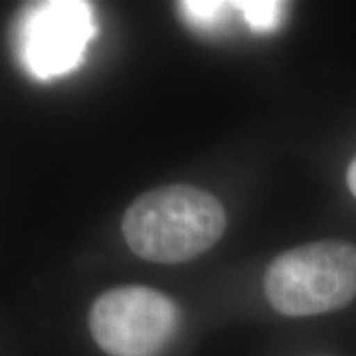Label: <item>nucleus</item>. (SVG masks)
Here are the masks:
<instances>
[{
  "label": "nucleus",
  "mask_w": 356,
  "mask_h": 356,
  "mask_svg": "<svg viewBox=\"0 0 356 356\" xmlns=\"http://www.w3.org/2000/svg\"><path fill=\"white\" fill-rule=\"evenodd\" d=\"M121 229L135 255L154 264H180L208 252L222 238L226 210L202 188L168 184L131 204Z\"/></svg>",
  "instance_id": "1"
},
{
  "label": "nucleus",
  "mask_w": 356,
  "mask_h": 356,
  "mask_svg": "<svg viewBox=\"0 0 356 356\" xmlns=\"http://www.w3.org/2000/svg\"><path fill=\"white\" fill-rule=\"evenodd\" d=\"M264 289L287 317L343 309L356 297V245L331 240L287 250L267 267Z\"/></svg>",
  "instance_id": "2"
},
{
  "label": "nucleus",
  "mask_w": 356,
  "mask_h": 356,
  "mask_svg": "<svg viewBox=\"0 0 356 356\" xmlns=\"http://www.w3.org/2000/svg\"><path fill=\"white\" fill-rule=\"evenodd\" d=\"M180 311L170 297L151 287H119L97 297L89 331L109 356H156L170 343Z\"/></svg>",
  "instance_id": "3"
},
{
  "label": "nucleus",
  "mask_w": 356,
  "mask_h": 356,
  "mask_svg": "<svg viewBox=\"0 0 356 356\" xmlns=\"http://www.w3.org/2000/svg\"><path fill=\"white\" fill-rule=\"evenodd\" d=\"M95 24L88 2H40L24 13L20 54L26 70L38 79H51L76 70L83 60Z\"/></svg>",
  "instance_id": "4"
},
{
  "label": "nucleus",
  "mask_w": 356,
  "mask_h": 356,
  "mask_svg": "<svg viewBox=\"0 0 356 356\" xmlns=\"http://www.w3.org/2000/svg\"><path fill=\"white\" fill-rule=\"evenodd\" d=\"M281 2L273 0H245V2H234V8L243 14V20L254 32H269L280 26L281 14H283Z\"/></svg>",
  "instance_id": "5"
},
{
  "label": "nucleus",
  "mask_w": 356,
  "mask_h": 356,
  "mask_svg": "<svg viewBox=\"0 0 356 356\" xmlns=\"http://www.w3.org/2000/svg\"><path fill=\"white\" fill-rule=\"evenodd\" d=\"M182 14L188 18V22L200 28H214L224 22V16L228 10H234V2H182Z\"/></svg>",
  "instance_id": "6"
},
{
  "label": "nucleus",
  "mask_w": 356,
  "mask_h": 356,
  "mask_svg": "<svg viewBox=\"0 0 356 356\" xmlns=\"http://www.w3.org/2000/svg\"><path fill=\"white\" fill-rule=\"evenodd\" d=\"M346 182H348V188L350 192L356 196V159L353 161V165L348 168V172H346Z\"/></svg>",
  "instance_id": "7"
}]
</instances>
